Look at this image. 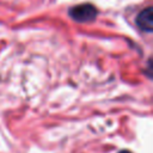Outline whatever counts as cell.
Returning a JSON list of instances; mask_svg holds the SVG:
<instances>
[{
    "instance_id": "obj_3",
    "label": "cell",
    "mask_w": 153,
    "mask_h": 153,
    "mask_svg": "<svg viewBox=\"0 0 153 153\" xmlns=\"http://www.w3.org/2000/svg\"><path fill=\"white\" fill-rule=\"evenodd\" d=\"M118 153H131V152H130V151H127V149H126V151H120Z\"/></svg>"
},
{
    "instance_id": "obj_1",
    "label": "cell",
    "mask_w": 153,
    "mask_h": 153,
    "mask_svg": "<svg viewBox=\"0 0 153 153\" xmlns=\"http://www.w3.org/2000/svg\"><path fill=\"white\" fill-rule=\"evenodd\" d=\"M69 16L78 23H88L96 19L98 11L92 4H80L69 8Z\"/></svg>"
},
{
    "instance_id": "obj_2",
    "label": "cell",
    "mask_w": 153,
    "mask_h": 153,
    "mask_svg": "<svg viewBox=\"0 0 153 153\" xmlns=\"http://www.w3.org/2000/svg\"><path fill=\"white\" fill-rule=\"evenodd\" d=\"M136 24L141 30H143L146 32H152L153 31V8L151 6L142 10L137 14Z\"/></svg>"
}]
</instances>
